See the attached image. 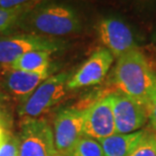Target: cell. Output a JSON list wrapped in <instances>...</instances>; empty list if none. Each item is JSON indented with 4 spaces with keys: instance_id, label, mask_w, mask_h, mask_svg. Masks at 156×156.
<instances>
[{
    "instance_id": "2",
    "label": "cell",
    "mask_w": 156,
    "mask_h": 156,
    "mask_svg": "<svg viewBox=\"0 0 156 156\" xmlns=\"http://www.w3.org/2000/svg\"><path fill=\"white\" fill-rule=\"evenodd\" d=\"M115 83L120 93L147 108L156 95V74L139 49L117 59Z\"/></svg>"
},
{
    "instance_id": "9",
    "label": "cell",
    "mask_w": 156,
    "mask_h": 156,
    "mask_svg": "<svg viewBox=\"0 0 156 156\" xmlns=\"http://www.w3.org/2000/svg\"><path fill=\"white\" fill-rule=\"evenodd\" d=\"M115 61L113 55L105 48H99L81 65L68 80V89L75 90L101 83L107 76Z\"/></svg>"
},
{
    "instance_id": "11",
    "label": "cell",
    "mask_w": 156,
    "mask_h": 156,
    "mask_svg": "<svg viewBox=\"0 0 156 156\" xmlns=\"http://www.w3.org/2000/svg\"><path fill=\"white\" fill-rule=\"evenodd\" d=\"M51 75L52 68L41 72L8 69L4 75V85L14 98L23 102Z\"/></svg>"
},
{
    "instance_id": "13",
    "label": "cell",
    "mask_w": 156,
    "mask_h": 156,
    "mask_svg": "<svg viewBox=\"0 0 156 156\" xmlns=\"http://www.w3.org/2000/svg\"><path fill=\"white\" fill-rule=\"evenodd\" d=\"M51 54L46 51H33L20 56L7 69L27 72H41L51 68Z\"/></svg>"
},
{
    "instance_id": "4",
    "label": "cell",
    "mask_w": 156,
    "mask_h": 156,
    "mask_svg": "<svg viewBox=\"0 0 156 156\" xmlns=\"http://www.w3.org/2000/svg\"><path fill=\"white\" fill-rule=\"evenodd\" d=\"M65 47V42L59 39L27 33H13L0 37V65L9 67L20 56L33 51L55 53Z\"/></svg>"
},
{
    "instance_id": "5",
    "label": "cell",
    "mask_w": 156,
    "mask_h": 156,
    "mask_svg": "<svg viewBox=\"0 0 156 156\" xmlns=\"http://www.w3.org/2000/svg\"><path fill=\"white\" fill-rule=\"evenodd\" d=\"M18 156H56L52 127L43 119H26L21 124Z\"/></svg>"
},
{
    "instance_id": "16",
    "label": "cell",
    "mask_w": 156,
    "mask_h": 156,
    "mask_svg": "<svg viewBox=\"0 0 156 156\" xmlns=\"http://www.w3.org/2000/svg\"><path fill=\"white\" fill-rule=\"evenodd\" d=\"M129 156H156V134L146 133Z\"/></svg>"
},
{
    "instance_id": "7",
    "label": "cell",
    "mask_w": 156,
    "mask_h": 156,
    "mask_svg": "<svg viewBox=\"0 0 156 156\" xmlns=\"http://www.w3.org/2000/svg\"><path fill=\"white\" fill-rule=\"evenodd\" d=\"M98 35L104 48L119 59L133 50H137L135 36L130 27L118 17H105L98 24Z\"/></svg>"
},
{
    "instance_id": "21",
    "label": "cell",
    "mask_w": 156,
    "mask_h": 156,
    "mask_svg": "<svg viewBox=\"0 0 156 156\" xmlns=\"http://www.w3.org/2000/svg\"><path fill=\"white\" fill-rule=\"evenodd\" d=\"M2 101H3V94H2L1 90H0V104L2 102Z\"/></svg>"
},
{
    "instance_id": "6",
    "label": "cell",
    "mask_w": 156,
    "mask_h": 156,
    "mask_svg": "<svg viewBox=\"0 0 156 156\" xmlns=\"http://www.w3.org/2000/svg\"><path fill=\"white\" fill-rule=\"evenodd\" d=\"M84 110L67 108L56 115L53 124V136L58 154L68 156L76 142L82 137Z\"/></svg>"
},
{
    "instance_id": "15",
    "label": "cell",
    "mask_w": 156,
    "mask_h": 156,
    "mask_svg": "<svg viewBox=\"0 0 156 156\" xmlns=\"http://www.w3.org/2000/svg\"><path fill=\"white\" fill-rule=\"evenodd\" d=\"M27 10L30 9L6 10V9L0 8V37L13 34L18 20Z\"/></svg>"
},
{
    "instance_id": "18",
    "label": "cell",
    "mask_w": 156,
    "mask_h": 156,
    "mask_svg": "<svg viewBox=\"0 0 156 156\" xmlns=\"http://www.w3.org/2000/svg\"><path fill=\"white\" fill-rule=\"evenodd\" d=\"M40 2L24 1V0H0V8L6 10H21V9H32Z\"/></svg>"
},
{
    "instance_id": "19",
    "label": "cell",
    "mask_w": 156,
    "mask_h": 156,
    "mask_svg": "<svg viewBox=\"0 0 156 156\" xmlns=\"http://www.w3.org/2000/svg\"><path fill=\"white\" fill-rule=\"evenodd\" d=\"M148 121L156 132V95L148 108Z\"/></svg>"
},
{
    "instance_id": "10",
    "label": "cell",
    "mask_w": 156,
    "mask_h": 156,
    "mask_svg": "<svg viewBox=\"0 0 156 156\" xmlns=\"http://www.w3.org/2000/svg\"><path fill=\"white\" fill-rule=\"evenodd\" d=\"M83 134L98 141L116 134L111 94L84 110Z\"/></svg>"
},
{
    "instance_id": "22",
    "label": "cell",
    "mask_w": 156,
    "mask_h": 156,
    "mask_svg": "<svg viewBox=\"0 0 156 156\" xmlns=\"http://www.w3.org/2000/svg\"><path fill=\"white\" fill-rule=\"evenodd\" d=\"M56 156H64V155H61V154H57Z\"/></svg>"
},
{
    "instance_id": "1",
    "label": "cell",
    "mask_w": 156,
    "mask_h": 156,
    "mask_svg": "<svg viewBox=\"0 0 156 156\" xmlns=\"http://www.w3.org/2000/svg\"><path fill=\"white\" fill-rule=\"evenodd\" d=\"M81 30V20L72 6L47 3L38 4L24 12L14 32L60 40L62 37L75 35Z\"/></svg>"
},
{
    "instance_id": "14",
    "label": "cell",
    "mask_w": 156,
    "mask_h": 156,
    "mask_svg": "<svg viewBox=\"0 0 156 156\" xmlns=\"http://www.w3.org/2000/svg\"><path fill=\"white\" fill-rule=\"evenodd\" d=\"M68 156H105L98 140L83 135L71 149Z\"/></svg>"
},
{
    "instance_id": "17",
    "label": "cell",
    "mask_w": 156,
    "mask_h": 156,
    "mask_svg": "<svg viewBox=\"0 0 156 156\" xmlns=\"http://www.w3.org/2000/svg\"><path fill=\"white\" fill-rule=\"evenodd\" d=\"M20 155V139L18 136L10 133L0 146V156Z\"/></svg>"
},
{
    "instance_id": "20",
    "label": "cell",
    "mask_w": 156,
    "mask_h": 156,
    "mask_svg": "<svg viewBox=\"0 0 156 156\" xmlns=\"http://www.w3.org/2000/svg\"><path fill=\"white\" fill-rule=\"evenodd\" d=\"M11 132L8 130V128L5 126V124L3 123L2 119L0 118V146L3 142H4V140L7 138V136L10 134Z\"/></svg>"
},
{
    "instance_id": "12",
    "label": "cell",
    "mask_w": 156,
    "mask_h": 156,
    "mask_svg": "<svg viewBox=\"0 0 156 156\" xmlns=\"http://www.w3.org/2000/svg\"><path fill=\"white\" fill-rule=\"evenodd\" d=\"M147 133L140 130L131 134H114L108 138L99 140L105 156H129L141 139Z\"/></svg>"
},
{
    "instance_id": "3",
    "label": "cell",
    "mask_w": 156,
    "mask_h": 156,
    "mask_svg": "<svg viewBox=\"0 0 156 156\" xmlns=\"http://www.w3.org/2000/svg\"><path fill=\"white\" fill-rule=\"evenodd\" d=\"M71 75L69 72H61L48 77L21 102L18 108V115L26 119H39L47 113L69 91L68 80Z\"/></svg>"
},
{
    "instance_id": "8",
    "label": "cell",
    "mask_w": 156,
    "mask_h": 156,
    "mask_svg": "<svg viewBox=\"0 0 156 156\" xmlns=\"http://www.w3.org/2000/svg\"><path fill=\"white\" fill-rule=\"evenodd\" d=\"M111 95L116 133L131 134L142 130L148 121V108L123 93Z\"/></svg>"
}]
</instances>
